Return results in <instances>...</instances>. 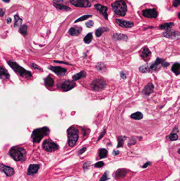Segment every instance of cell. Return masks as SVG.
Segmentation results:
<instances>
[{
	"label": "cell",
	"instance_id": "obj_24",
	"mask_svg": "<svg viewBox=\"0 0 180 181\" xmlns=\"http://www.w3.org/2000/svg\"><path fill=\"white\" fill-rule=\"evenodd\" d=\"M81 31H82L81 28H71L69 30V34L71 36H77L80 34Z\"/></svg>",
	"mask_w": 180,
	"mask_h": 181
},
{
	"label": "cell",
	"instance_id": "obj_18",
	"mask_svg": "<svg viewBox=\"0 0 180 181\" xmlns=\"http://www.w3.org/2000/svg\"><path fill=\"white\" fill-rule=\"evenodd\" d=\"M95 8H96L98 11H99L101 13L103 14L104 16L106 18V19H107V8H106V7L102 6L99 4H96L95 5Z\"/></svg>",
	"mask_w": 180,
	"mask_h": 181
},
{
	"label": "cell",
	"instance_id": "obj_10",
	"mask_svg": "<svg viewBox=\"0 0 180 181\" xmlns=\"http://www.w3.org/2000/svg\"><path fill=\"white\" fill-rule=\"evenodd\" d=\"M71 4L79 8H89L91 4L88 0H70Z\"/></svg>",
	"mask_w": 180,
	"mask_h": 181
},
{
	"label": "cell",
	"instance_id": "obj_7",
	"mask_svg": "<svg viewBox=\"0 0 180 181\" xmlns=\"http://www.w3.org/2000/svg\"><path fill=\"white\" fill-rule=\"evenodd\" d=\"M142 14L145 18L148 19H155L158 16V12L155 8H146L142 11Z\"/></svg>",
	"mask_w": 180,
	"mask_h": 181
},
{
	"label": "cell",
	"instance_id": "obj_16",
	"mask_svg": "<svg viewBox=\"0 0 180 181\" xmlns=\"http://www.w3.org/2000/svg\"><path fill=\"white\" fill-rule=\"evenodd\" d=\"M179 33L174 31H168L163 34V36L170 39H177L179 37Z\"/></svg>",
	"mask_w": 180,
	"mask_h": 181
},
{
	"label": "cell",
	"instance_id": "obj_46",
	"mask_svg": "<svg viewBox=\"0 0 180 181\" xmlns=\"http://www.w3.org/2000/svg\"><path fill=\"white\" fill-rule=\"evenodd\" d=\"M105 132H106V130H104L103 131H102V132H101V135H100V136H99V138H98V140H97V141H98L102 137L104 136V135H105Z\"/></svg>",
	"mask_w": 180,
	"mask_h": 181
},
{
	"label": "cell",
	"instance_id": "obj_26",
	"mask_svg": "<svg viewBox=\"0 0 180 181\" xmlns=\"http://www.w3.org/2000/svg\"><path fill=\"white\" fill-rule=\"evenodd\" d=\"M108 29L106 28H104V27H101L98 29L95 32V35L97 37H99L101 36V35L103 34V33L106 31H107Z\"/></svg>",
	"mask_w": 180,
	"mask_h": 181
},
{
	"label": "cell",
	"instance_id": "obj_43",
	"mask_svg": "<svg viewBox=\"0 0 180 181\" xmlns=\"http://www.w3.org/2000/svg\"><path fill=\"white\" fill-rule=\"evenodd\" d=\"M86 150V147H83V148H82V149H81L80 150H79V151H78V154L79 155H81L83 154V153L85 152V151Z\"/></svg>",
	"mask_w": 180,
	"mask_h": 181
},
{
	"label": "cell",
	"instance_id": "obj_40",
	"mask_svg": "<svg viewBox=\"0 0 180 181\" xmlns=\"http://www.w3.org/2000/svg\"><path fill=\"white\" fill-rule=\"evenodd\" d=\"M90 17V16H85L82 17H81V18H80L79 19H78V20H77V21H76L75 22H79V21H83V20H86V19H87V18H89V17Z\"/></svg>",
	"mask_w": 180,
	"mask_h": 181
},
{
	"label": "cell",
	"instance_id": "obj_27",
	"mask_svg": "<svg viewBox=\"0 0 180 181\" xmlns=\"http://www.w3.org/2000/svg\"><path fill=\"white\" fill-rule=\"evenodd\" d=\"M131 117L135 120H141L143 118V114L140 112H137L132 114Z\"/></svg>",
	"mask_w": 180,
	"mask_h": 181
},
{
	"label": "cell",
	"instance_id": "obj_53",
	"mask_svg": "<svg viewBox=\"0 0 180 181\" xmlns=\"http://www.w3.org/2000/svg\"><path fill=\"white\" fill-rule=\"evenodd\" d=\"M178 153L180 154V148L178 149Z\"/></svg>",
	"mask_w": 180,
	"mask_h": 181
},
{
	"label": "cell",
	"instance_id": "obj_35",
	"mask_svg": "<svg viewBox=\"0 0 180 181\" xmlns=\"http://www.w3.org/2000/svg\"><path fill=\"white\" fill-rule=\"evenodd\" d=\"M96 67L98 69V71H101V72H102L103 71H104L105 69H106L105 65L102 64V63H100V64H98Z\"/></svg>",
	"mask_w": 180,
	"mask_h": 181
},
{
	"label": "cell",
	"instance_id": "obj_49",
	"mask_svg": "<svg viewBox=\"0 0 180 181\" xmlns=\"http://www.w3.org/2000/svg\"><path fill=\"white\" fill-rule=\"evenodd\" d=\"M4 11H3L2 9H0V15H1V16H3L4 15Z\"/></svg>",
	"mask_w": 180,
	"mask_h": 181
},
{
	"label": "cell",
	"instance_id": "obj_14",
	"mask_svg": "<svg viewBox=\"0 0 180 181\" xmlns=\"http://www.w3.org/2000/svg\"><path fill=\"white\" fill-rule=\"evenodd\" d=\"M116 22L117 24L123 28H131L134 25L133 22L127 21H125L122 19H116Z\"/></svg>",
	"mask_w": 180,
	"mask_h": 181
},
{
	"label": "cell",
	"instance_id": "obj_47",
	"mask_svg": "<svg viewBox=\"0 0 180 181\" xmlns=\"http://www.w3.org/2000/svg\"><path fill=\"white\" fill-rule=\"evenodd\" d=\"M113 154L115 156V155H117L119 154V151L118 150H114Z\"/></svg>",
	"mask_w": 180,
	"mask_h": 181
},
{
	"label": "cell",
	"instance_id": "obj_30",
	"mask_svg": "<svg viewBox=\"0 0 180 181\" xmlns=\"http://www.w3.org/2000/svg\"><path fill=\"white\" fill-rule=\"evenodd\" d=\"M93 39V35L91 33L88 34L84 38V41L86 43H89Z\"/></svg>",
	"mask_w": 180,
	"mask_h": 181
},
{
	"label": "cell",
	"instance_id": "obj_44",
	"mask_svg": "<svg viewBox=\"0 0 180 181\" xmlns=\"http://www.w3.org/2000/svg\"><path fill=\"white\" fill-rule=\"evenodd\" d=\"M180 3V0H174V1L173 2V5L174 6H178L179 4Z\"/></svg>",
	"mask_w": 180,
	"mask_h": 181
},
{
	"label": "cell",
	"instance_id": "obj_17",
	"mask_svg": "<svg viewBox=\"0 0 180 181\" xmlns=\"http://www.w3.org/2000/svg\"><path fill=\"white\" fill-rule=\"evenodd\" d=\"M154 88V85H153L152 83H148L144 87V89H143L142 93H143V94L145 95L148 96L153 92Z\"/></svg>",
	"mask_w": 180,
	"mask_h": 181
},
{
	"label": "cell",
	"instance_id": "obj_4",
	"mask_svg": "<svg viewBox=\"0 0 180 181\" xmlns=\"http://www.w3.org/2000/svg\"><path fill=\"white\" fill-rule=\"evenodd\" d=\"M50 130L48 128L43 127L36 129L32 132L31 138L34 143H39L41 141L43 137L49 134Z\"/></svg>",
	"mask_w": 180,
	"mask_h": 181
},
{
	"label": "cell",
	"instance_id": "obj_52",
	"mask_svg": "<svg viewBox=\"0 0 180 181\" xmlns=\"http://www.w3.org/2000/svg\"><path fill=\"white\" fill-rule=\"evenodd\" d=\"M54 1H56V2H61L62 0H54Z\"/></svg>",
	"mask_w": 180,
	"mask_h": 181
},
{
	"label": "cell",
	"instance_id": "obj_1",
	"mask_svg": "<svg viewBox=\"0 0 180 181\" xmlns=\"http://www.w3.org/2000/svg\"><path fill=\"white\" fill-rule=\"evenodd\" d=\"M169 65V64L165 62L164 59L162 58H157L156 61L152 64L147 65H144L141 66L139 67V71L142 73H147L153 71H155L158 70L161 66L164 67H167Z\"/></svg>",
	"mask_w": 180,
	"mask_h": 181
},
{
	"label": "cell",
	"instance_id": "obj_12",
	"mask_svg": "<svg viewBox=\"0 0 180 181\" xmlns=\"http://www.w3.org/2000/svg\"><path fill=\"white\" fill-rule=\"evenodd\" d=\"M0 171L4 172L7 176H11L14 174L13 168L3 164H0Z\"/></svg>",
	"mask_w": 180,
	"mask_h": 181
},
{
	"label": "cell",
	"instance_id": "obj_48",
	"mask_svg": "<svg viewBox=\"0 0 180 181\" xmlns=\"http://www.w3.org/2000/svg\"><path fill=\"white\" fill-rule=\"evenodd\" d=\"M120 76H121V77H122L123 79H125L126 77L125 74L124 72H122L120 73Z\"/></svg>",
	"mask_w": 180,
	"mask_h": 181
},
{
	"label": "cell",
	"instance_id": "obj_11",
	"mask_svg": "<svg viewBox=\"0 0 180 181\" xmlns=\"http://www.w3.org/2000/svg\"><path fill=\"white\" fill-rule=\"evenodd\" d=\"M76 85L75 82H72L71 80H66L61 84L60 87L61 90L64 91H68L74 88Z\"/></svg>",
	"mask_w": 180,
	"mask_h": 181
},
{
	"label": "cell",
	"instance_id": "obj_21",
	"mask_svg": "<svg viewBox=\"0 0 180 181\" xmlns=\"http://www.w3.org/2000/svg\"><path fill=\"white\" fill-rule=\"evenodd\" d=\"M9 77V74L6 70L0 66V78L3 79H8Z\"/></svg>",
	"mask_w": 180,
	"mask_h": 181
},
{
	"label": "cell",
	"instance_id": "obj_31",
	"mask_svg": "<svg viewBox=\"0 0 180 181\" xmlns=\"http://www.w3.org/2000/svg\"><path fill=\"white\" fill-rule=\"evenodd\" d=\"M125 138H125L124 137H119L118 138V146H117V148L123 147L124 140Z\"/></svg>",
	"mask_w": 180,
	"mask_h": 181
},
{
	"label": "cell",
	"instance_id": "obj_33",
	"mask_svg": "<svg viewBox=\"0 0 180 181\" xmlns=\"http://www.w3.org/2000/svg\"><path fill=\"white\" fill-rule=\"evenodd\" d=\"M20 32L21 34L26 35L27 34V26L26 25H23L20 29Z\"/></svg>",
	"mask_w": 180,
	"mask_h": 181
},
{
	"label": "cell",
	"instance_id": "obj_37",
	"mask_svg": "<svg viewBox=\"0 0 180 181\" xmlns=\"http://www.w3.org/2000/svg\"><path fill=\"white\" fill-rule=\"evenodd\" d=\"M168 137L172 141H174V140H176L178 139V136L176 134H171Z\"/></svg>",
	"mask_w": 180,
	"mask_h": 181
},
{
	"label": "cell",
	"instance_id": "obj_32",
	"mask_svg": "<svg viewBox=\"0 0 180 181\" xmlns=\"http://www.w3.org/2000/svg\"><path fill=\"white\" fill-rule=\"evenodd\" d=\"M173 24V23H165L162 25H161L160 26V28L161 29H168L172 27V26Z\"/></svg>",
	"mask_w": 180,
	"mask_h": 181
},
{
	"label": "cell",
	"instance_id": "obj_34",
	"mask_svg": "<svg viewBox=\"0 0 180 181\" xmlns=\"http://www.w3.org/2000/svg\"><path fill=\"white\" fill-rule=\"evenodd\" d=\"M54 6H56L57 9H61V10H70V8H68V7L64 6V5H61V4H56V3H54Z\"/></svg>",
	"mask_w": 180,
	"mask_h": 181
},
{
	"label": "cell",
	"instance_id": "obj_29",
	"mask_svg": "<svg viewBox=\"0 0 180 181\" xmlns=\"http://www.w3.org/2000/svg\"><path fill=\"white\" fill-rule=\"evenodd\" d=\"M107 150L105 149H101L99 153V156L100 158H104L107 156Z\"/></svg>",
	"mask_w": 180,
	"mask_h": 181
},
{
	"label": "cell",
	"instance_id": "obj_5",
	"mask_svg": "<svg viewBox=\"0 0 180 181\" xmlns=\"http://www.w3.org/2000/svg\"><path fill=\"white\" fill-rule=\"evenodd\" d=\"M8 64L10 66V67L12 68H13L14 71H15L16 73L19 74L21 76L24 77V78H27V79H29L31 77L32 75H31V73L30 72L25 70L24 68L21 67V66H20L19 65L17 64L16 62H14V61H9L8 62Z\"/></svg>",
	"mask_w": 180,
	"mask_h": 181
},
{
	"label": "cell",
	"instance_id": "obj_36",
	"mask_svg": "<svg viewBox=\"0 0 180 181\" xmlns=\"http://www.w3.org/2000/svg\"><path fill=\"white\" fill-rule=\"evenodd\" d=\"M115 37L116 38V39H118V40H126L127 39V37L124 36V35H115Z\"/></svg>",
	"mask_w": 180,
	"mask_h": 181
},
{
	"label": "cell",
	"instance_id": "obj_41",
	"mask_svg": "<svg viewBox=\"0 0 180 181\" xmlns=\"http://www.w3.org/2000/svg\"><path fill=\"white\" fill-rule=\"evenodd\" d=\"M93 25H94V22H93V21H88V22H87V23H86V25H87V27L90 28V27H93Z\"/></svg>",
	"mask_w": 180,
	"mask_h": 181
},
{
	"label": "cell",
	"instance_id": "obj_38",
	"mask_svg": "<svg viewBox=\"0 0 180 181\" xmlns=\"http://www.w3.org/2000/svg\"><path fill=\"white\" fill-rule=\"evenodd\" d=\"M109 179V177L108 176V173L107 172H105L104 174L102 175V176L101 177L99 181H106Z\"/></svg>",
	"mask_w": 180,
	"mask_h": 181
},
{
	"label": "cell",
	"instance_id": "obj_3",
	"mask_svg": "<svg viewBox=\"0 0 180 181\" xmlns=\"http://www.w3.org/2000/svg\"><path fill=\"white\" fill-rule=\"evenodd\" d=\"M9 154L16 161H24L26 160L27 152L23 148L12 147L9 151Z\"/></svg>",
	"mask_w": 180,
	"mask_h": 181
},
{
	"label": "cell",
	"instance_id": "obj_45",
	"mask_svg": "<svg viewBox=\"0 0 180 181\" xmlns=\"http://www.w3.org/2000/svg\"><path fill=\"white\" fill-rule=\"evenodd\" d=\"M150 164H151V162H146V163L143 166V168H144L147 167L148 166H149Z\"/></svg>",
	"mask_w": 180,
	"mask_h": 181
},
{
	"label": "cell",
	"instance_id": "obj_39",
	"mask_svg": "<svg viewBox=\"0 0 180 181\" xmlns=\"http://www.w3.org/2000/svg\"><path fill=\"white\" fill-rule=\"evenodd\" d=\"M104 163L102 161H99L97 162L96 164H95V167L97 168H101L102 166H104Z\"/></svg>",
	"mask_w": 180,
	"mask_h": 181
},
{
	"label": "cell",
	"instance_id": "obj_9",
	"mask_svg": "<svg viewBox=\"0 0 180 181\" xmlns=\"http://www.w3.org/2000/svg\"><path fill=\"white\" fill-rule=\"evenodd\" d=\"M106 86V83L101 79H96L91 84V87L95 91H100L104 89Z\"/></svg>",
	"mask_w": 180,
	"mask_h": 181
},
{
	"label": "cell",
	"instance_id": "obj_25",
	"mask_svg": "<svg viewBox=\"0 0 180 181\" xmlns=\"http://www.w3.org/2000/svg\"><path fill=\"white\" fill-rule=\"evenodd\" d=\"M180 66L179 63L174 64L173 65L172 67V71L176 75H179V74L180 73Z\"/></svg>",
	"mask_w": 180,
	"mask_h": 181
},
{
	"label": "cell",
	"instance_id": "obj_6",
	"mask_svg": "<svg viewBox=\"0 0 180 181\" xmlns=\"http://www.w3.org/2000/svg\"><path fill=\"white\" fill-rule=\"evenodd\" d=\"M67 133L69 139V145L71 147L75 146L79 137L78 130L76 128L71 127L68 129Z\"/></svg>",
	"mask_w": 180,
	"mask_h": 181
},
{
	"label": "cell",
	"instance_id": "obj_13",
	"mask_svg": "<svg viewBox=\"0 0 180 181\" xmlns=\"http://www.w3.org/2000/svg\"><path fill=\"white\" fill-rule=\"evenodd\" d=\"M49 69L59 76L64 75L67 71V69L59 67V66H51L49 67Z\"/></svg>",
	"mask_w": 180,
	"mask_h": 181
},
{
	"label": "cell",
	"instance_id": "obj_23",
	"mask_svg": "<svg viewBox=\"0 0 180 181\" xmlns=\"http://www.w3.org/2000/svg\"><path fill=\"white\" fill-rule=\"evenodd\" d=\"M86 76V73L84 71H82L76 74L75 75L72 76V79L73 80L76 81L82 78H83V77Z\"/></svg>",
	"mask_w": 180,
	"mask_h": 181
},
{
	"label": "cell",
	"instance_id": "obj_15",
	"mask_svg": "<svg viewBox=\"0 0 180 181\" xmlns=\"http://www.w3.org/2000/svg\"><path fill=\"white\" fill-rule=\"evenodd\" d=\"M40 168L39 165L37 164H32L29 166L28 169V174L29 175H34L37 173L39 171Z\"/></svg>",
	"mask_w": 180,
	"mask_h": 181
},
{
	"label": "cell",
	"instance_id": "obj_42",
	"mask_svg": "<svg viewBox=\"0 0 180 181\" xmlns=\"http://www.w3.org/2000/svg\"><path fill=\"white\" fill-rule=\"evenodd\" d=\"M31 66H32V67L33 68H34V69H38V70H40V71H42V70H41L42 69L41 68L38 67V66L37 65L34 64H32L31 65Z\"/></svg>",
	"mask_w": 180,
	"mask_h": 181
},
{
	"label": "cell",
	"instance_id": "obj_22",
	"mask_svg": "<svg viewBox=\"0 0 180 181\" xmlns=\"http://www.w3.org/2000/svg\"><path fill=\"white\" fill-rule=\"evenodd\" d=\"M126 174L127 172L124 169H120L117 171L115 174V177L117 179L123 178V177H125V176L126 175Z\"/></svg>",
	"mask_w": 180,
	"mask_h": 181
},
{
	"label": "cell",
	"instance_id": "obj_51",
	"mask_svg": "<svg viewBox=\"0 0 180 181\" xmlns=\"http://www.w3.org/2000/svg\"><path fill=\"white\" fill-rule=\"evenodd\" d=\"M3 1H4V2H5L8 3V2H10V0H3Z\"/></svg>",
	"mask_w": 180,
	"mask_h": 181
},
{
	"label": "cell",
	"instance_id": "obj_8",
	"mask_svg": "<svg viewBox=\"0 0 180 181\" xmlns=\"http://www.w3.org/2000/svg\"><path fill=\"white\" fill-rule=\"evenodd\" d=\"M42 147L44 150L48 152H53L58 149L59 146L57 143L53 142L50 140H46L42 144Z\"/></svg>",
	"mask_w": 180,
	"mask_h": 181
},
{
	"label": "cell",
	"instance_id": "obj_2",
	"mask_svg": "<svg viewBox=\"0 0 180 181\" xmlns=\"http://www.w3.org/2000/svg\"><path fill=\"white\" fill-rule=\"evenodd\" d=\"M113 11L117 15L125 17L127 12V5L124 0H118L112 3Z\"/></svg>",
	"mask_w": 180,
	"mask_h": 181
},
{
	"label": "cell",
	"instance_id": "obj_28",
	"mask_svg": "<svg viewBox=\"0 0 180 181\" xmlns=\"http://www.w3.org/2000/svg\"><path fill=\"white\" fill-rule=\"evenodd\" d=\"M14 21H14V25H15V27L20 26L22 22V20L17 15L14 16Z\"/></svg>",
	"mask_w": 180,
	"mask_h": 181
},
{
	"label": "cell",
	"instance_id": "obj_20",
	"mask_svg": "<svg viewBox=\"0 0 180 181\" xmlns=\"http://www.w3.org/2000/svg\"><path fill=\"white\" fill-rule=\"evenodd\" d=\"M150 54L151 53H150V51L148 48L144 47V48H143V49L141 51V56L144 60H145L146 58L149 57Z\"/></svg>",
	"mask_w": 180,
	"mask_h": 181
},
{
	"label": "cell",
	"instance_id": "obj_50",
	"mask_svg": "<svg viewBox=\"0 0 180 181\" xmlns=\"http://www.w3.org/2000/svg\"><path fill=\"white\" fill-rule=\"evenodd\" d=\"M11 18H9V19H8V23H11Z\"/></svg>",
	"mask_w": 180,
	"mask_h": 181
},
{
	"label": "cell",
	"instance_id": "obj_19",
	"mask_svg": "<svg viewBox=\"0 0 180 181\" xmlns=\"http://www.w3.org/2000/svg\"><path fill=\"white\" fill-rule=\"evenodd\" d=\"M45 83L47 87H52L54 85V80L51 76L49 75L45 79Z\"/></svg>",
	"mask_w": 180,
	"mask_h": 181
}]
</instances>
